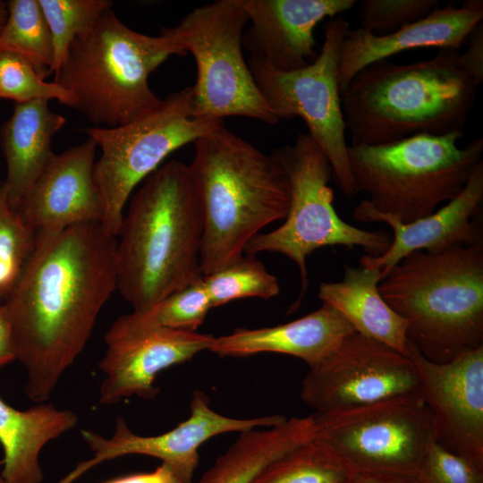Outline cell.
Returning a JSON list of instances; mask_svg holds the SVG:
<instances>
[{
	"instance_id": "4fadbf2b",
	"label": "cell",
	"mask_w": 483,
	"mask_h": 483,
	"mask_svg": "<svg viewBox=\"0 0 483 483\" xmlns=\"http://www.w3.org/2000/svg\"><path fill=\"white\" fill-rule=\"evenodd\" d=\"M309 369L301 398L314 412L419 394L418 374L409 356L357 332Z\"/></svg>"
},
{
	"instance_id": "7402d4cb",
	"label": "cell",
	"mask_w": 483,
	"mask_h": 483,
	"mask_svg": "<svg viewBox=\"0 0 483 483\" xmlns=\"http://www.w3.org/2000/svg\"><path fill=\"white\" fill-rule=\"evenodd\" d=\"M65 123L64 116L49 109L48 100L36 99L16 104L2 125L0 143L6 162L4 182L13 208H18L53 157V138Z\"/></svg>"
},
{
	"instance_id": "5bb4252c",
	"label": "cell",
	"mask_w": 483,
	"mask_h": 483,
	"mask_svg": "<svg viewBox=\"0 0 483 483\" xmlns=\"http://www.w3.org/2000/svg\"><path fill=\"white\" fill-rule=\"evenodd\" d=\"M285 420L286 418L279 414L251 419L224 416L210 407L205 393L196 390L191 399L189 418L164 434L137 435L122 417L116 418L111 438L82 429L81 437L92 451L93 457L79 463L59 483H72L99 463L129 454L157 458L170 467L181 483H192L199 462V449L209 438L228 432L270 428Z\"/></svg>"
},
{
	"instance_id": "e575fe53",
	"label": "cell",
	"mask_w": 483,
	"mask_h": 483,
	"mask_svg": "<svg viewBox=\"0 0 483 483\" xmlns=\"http://www.w3.org/2000/svg\"><path fill=\"white\" fill-rule=\"evenodd\" d=\"M467 48L460 53L461 63L473 83L479 87L483 82V24H477L469 34Z\"/></svg>"
},
{
	"instance_id": "9a60e30c",
	"label": "cell",
	"mask_w": 483,
	"mask_h": 483,
	"mask_svg": "<svg viewBox=\"0 0 483 483\" xmlns=\"http://www.w3.org/2000/svg\"><path fill=\"white\" fill-rule=\"evenodd\" d=\"M215 336L149 325L138 316L119 317L105 335L106 351L99 362L105 377L99 402L109 405L136 395L151 400L159 393L156 377L164 369L208 351Z\"/></svg>"
},
{
	"instance_id": "f546056e",
	"label": "cell",
	"mask_w": 483,
	"mask_h": 483,
	"mask_svg": "<svg viewBox=\"0 0 483 483\" xmlns=\"http://www.w3.org/2000/svg\"><path fill=\"white\" fill-rule=\"evenodd\" d=\"M38 3L51 33L54 73L64 63L73 40L113 5L109 0H38Z\"/></svg>"
},
{
	"instance_id": "30bf717a",
	"label": "cell",
	"mask_w": 483,
	"mask_h": 483,
	"mask_svg": "<svg viewBox=\"0 0 483 483\" xmlns=\"http://www.w3.org/2000/svg\"><path fill=\"white\" fill-rule=\"evenodd\" d=\"M191 100V87H187L168 95L157 108L135 121L85 130L101 150L94 179L104 207L101 225L111 236H118L125 205L138 184L171 153L224 123L192 117Z\"/></svg>"
},
{
	"instance_id": "d590c367",
	"label": "cell",
	"mask_w": 483,
	"mask_h": 483,
	"mask_svg": "<svg viewBox=\"0 0 483 483\" xmlns=\"http://www.w3.org/2000/svg\"><path fill=\"white\" fill-rule=\"evenodd\" d=\"M105 483H181V481L170 467L165 463H161L153 471L130 474Z\"/></svg>"
},
{
	"instance_id": "74e56055",
	"label": "cell",
	"mask_w": 483,
	"mask_h": 483,
	"mask_svg": "<svg viewBox=\"0 0 483 483\" xmlns=\"http://www.w3.org/2000/svg\"><path fill=\"white\" fill-rule=\"evenodd\" d=\"M350 483H425L418 476L369 473L355 470Z\"/></svg>"
},
{
	"instance_id": "277c9868",
	"label": "cell",
	"mask_w": 483,
	"mask_h": 483,
	"mask_svg": "<svg viewBox=\"0 0 483 483\" xmlns=\"http://www.w3.org/2000/svg\"><path fill=\"white\" fill-rule=\"evenodd\" d=\"M193 144L189 169L203 213L200 271L205 276L241 258L264 227L284 219L291 191L276 157L224 123Z\"/></svg>"
},
{
	"instance_id": "83f0119b",
	"label": "cell",
	"mask_w": 483,
	"mask_h": 483,
	"mask_svg": "<svg viewBox=\"0 0 483 483\" xmlns=\"http://www.w3.org/2000/svg\"><path fill=\"white\" fill-rule=\"evenodd\" d=\"M212 308L244 298L271 299L280 292L275 275L256 256L246 255L233 263L202 276Z\"/></svg>"
},
{
	"instance_id": "9c48e42d",
	"label": "cell",
	"mask_w": 483,
	"mask_h": 483,
	"mask_svg": "<svg viewBox=\"0 0 483 483\" xmlns=\"http://www.w3.org/2000/svg\"><path fill=\"white\" fill-rule=\"evenodd\" d=\"M248 22L241 0H217L193 9L178 25L162 29L160 35L195 59L192 117L224 120L236 115L278 123L243 57L242 37Z\"/></svg>"
},
{
	"instance_id": "ac0fdd59",
	"label": "cell",
	"mask_w": 483,
	"mask_h": 483,
	"mask_svg": "<svg viewBox=\"0 0 483 483\" xmlns=\"http://www.w3.org/2000/svg\"><path fill=\"white\" fill-rule=\"evenodd\" d=\"M483 203V161L474 169L462 191L431 215L404 224L373 210L365 199L353 209L352 217L361 223L381 222L392 231V242L380 256L363 255L360 266L381 270V279L403 258L414 251L440 252L456 244L470 245L483 239L472 220Z\"/></svg>"
},
{
	"instance_id": "1f68e13d",
	"label": "cell",
	"mask_w": 483,
	"mask_h": 483,
	"mask_svg": "<svg viewBox=\"0 0 483 483\" xmlns=\"http://www.w3.org/2000/svg\"><path fill=\"white\" fill-rule=\"evenodd\" d=\"M212 309L202 278L177 291L144 313H135L144 323L175 330L197 332Z\"/></svg>"
},
{
	"instance_id": "f1b7e54d",
	"label": "cell",
	"mask_w": 483,
	"mask_h": 483,
	"mask_svg": "<svg viewBox=\"0 0 483 483\" xmlns=\"http://www.w3.org/2000/svg\"><path fill=\"white\" fill-rule=\"evenodd\" d=\"M36 233L8 199L0 182V302L13 293L35 250Z\"/></svg>"
},
{
	"instance_id": "ab89813d",
	"label": "cell",
	"mask_w": 483,
	"mask_h": 483,
	"mask_svg": "<svg viewBox=\"0 0 483 483\" xmlns=\"http://www.w3.org/2000/svg\"><path fill=\"white\" fill-rule=\"evenodd\" d=\"M1 463H2V462H0V464H1ZM0 483H6V481H5V480L4 479V478L2 477L1 472H0Z\"/></svg>"
},
{
	"instance_id": "8d00e7d4",
	"label": "cell",
	"mask_w": 483,
	"mask_h": 483,
	"mask_svg": "<svg viewBox=\"0 0 483 483\" xmlns=\"http://www.w3.org/2000/svg\"><path fill=\"white\" fill-rule=\"evenodd\" d=\"M16 360V349L10 320L0 302V368Z\"/></svg>"
},
{
	"instance_id": "836d02e7",
	"label": "cell",
	"mask_w": 483,
	"mask_h": 483,
	"mask_svg": "<svg viewBox=\"0 0 483 483\" xmlns=\"http://www.w3.org/2000/svg\"><path fill=\"white\" fill-rule=\"evenodd\" d=\"M418 477L425 483H483V470L434 439L428 447Z\"/></svg>"
},
{
	"instance_id": "7c38bea8",
	"label": "cell",
	"mask_w": 483,
	"mask_h": 483,
	"mask_svg": "<svg viewBox=\"0 0 483 483\" xmlns=\"http://www.w3.org/2000/svg\"><path fill=\"white\" fill-rule=\"evenodd\" d=\"M311 416L316 436L357 471L418 476L435 439L432 417L419 394Z\"/></svg>"
},
{
	"instance_id": "8fae6325",
	"label": "cell",
	"mask_w": 483,
	"mask_h": 483,
	"mask_svg": "<svg viewBox=\"0 0 483 483\" xmlns=\"http://www.w3.org/2000/svg\"><path fill=\"white\" fill-rule=\"evenodd\" d=\"M350 29L342 16L325 27L320 53L303 68L281 72L250 57L248 64L267 104L280 119L301 118L309 136L328 158L333 177L342 194L356 195L350 172L346 125L338 84V65L343 39Z\"/></svg>"
},
{
	"instance_id": "5b68a950",
	"label": "cell",
	"mask_w": 483,
	"mask_h": 483,
	"mask_svg": "<svg viewBox=\"0 0 483 483\" xmlns=\"http://www.w3.org/2000/svg\"><path fill=\"white\" fill-rule=\"evenodd\" d=\"M378 292L408 321L407 339L427 360L447 363L483 346V239L407 255Z\"/></svg>"
},
{
	"instance_id": "d6986e66",
	"label": "cell",
	"mask_w": 483,
	"mask_h": 483,
	"mask_svg": "<svg viewBox=\"0 0 483 483\" xmlns=\"http://www.w3.org/2000/svg\"><path fill=\"white\" fill-rule=\"evenodd\" d=\"M251 26L242 46L251 57L281 72L305 67L317 57L314 31L326 18L352 9L355 0H241Z\"/></svg>"
},
{
	"instance_id": "44dd1931",
	"label": "cell",
	"mask_w": 483,
	"mask_h": 483,
	"mask_svg": "<svg viewBox=\"0 0 483 483\" xmlns=\"http://www.w3.org/2000/svg\"><path fill=\"white\" fill-rule=\"evenodd\" d=\"M351 324L332 306L323 303L306 316L275 326L237 328L214 338L208 351L221 357H248L262 352L291 355L309 368L327 357L348 335Z\"/></svg>"
},
{
	"instance_id": "7a4b0ae2",
	"label": "cell",
	"mask_w": 483,
	"mask_h": 483,
	"mask_svg": "<svg viewBox=\"0 0 483 483\" xmlns=\"http://www.w3.org/2000/svg\"><path fill=\"white\" fill-rule=\"evenodd\" d=\"M116 243L117 289L135 313L202 278L201 203L189 165L170 160L131 196Z\"/></svg>"
},
{
	"instance_id": "484cf974",
	"label": "cell",
	"mask_w": 483,
	"mask_h": 483,
	"mask_svg": "<svg viewBox=\"0 0 483 483\" xmlns=\"http://www.w3.org/2000/svg\"><path fill=\"white\" fill-rule=\"evenodd\" d=\"M353 467L316 436L267 464L252 483H350Z\"/></svg>"
},
{
	"instance_id": "52a82bcc",
	"label": "cell",
	"mask_w": 483,
	"mask_h": 483,
	"mask_svg": "<svg viewBox=\"0 0 483 483\" xmlns=\"http://www.w3.org/2000/svg\"><path fill=\"white\" fill-rule=\"evenodd\" d=\"M463 133L419 134L379 145L349 146L353 188L375 211L408 224L456 198L482 160L483 139L461 148Z\"/></svg>"
},
{
	"instance_id": "4dcf8cb0",
	"label": "cell",
	"mask_w": 483,
	"mask_h": 483,
	"mask_svg": "<svg viewBox=\"0 0 483 483\" xmlns=\"http://www.w3.org/2000/svg\"><path fill=\"white\" fill-rule=\"evenodd\" d=\"M0 98L12 99L16 104L36 99H56L72 107V94L58 83L46 82L31 64L12 51H0Z\"/></svg>"
},
{
	"instance_id": "6da1fadb",
	"label": "cell",
	"mask_w": 483,
	"mask_h": 483,
	"mask_svg": "<svg viewBox=\"0 0 483 483\" xmlns=\"http://www.w3.org/2000/svg\"><path fill=\"white\" fill-rule=\"evenodd\" d=\"M116 243L99 222L36 235L32 257L3 302L32 401L50 397L117 289Z\"/></svg>"
},
{
	"instance_id": "603a6c76",
	"label": "cell",
	"mask_w": 483,
	"mask_h": 483,
	"mask_svg": "<svg viewBox=\"0 0 483 483\" xmlns=\"http://www.w3.org/2000/svg\"><path fill=\"white\" fill-rule=\"evenodd\" d=\"M381 270L344 265L343 278L322 282L318 298L335 308L358 334L408 356V321L394 311L378 292Z\"/></svg>"
},
{
	"instance_id": "d4e9b609",
	"label": "cell",
	"mask_w": 483,
	"mask_h": 483,
	"mask_svg": "<svg viewBox=\"0 0 483 483\" xmlns=\"http://www.w3.org/2000/svg\"><path fill=\"white\" fill-rule=\"evenodd\" d=\"M315 436L316 425L311 415L242 432L198 483H252L267 464Z\"/></svg>"
},
{
	"instance_id": "ffe728a7",
	"label": "cell",
	"mask_w": 483,
	"mask_h": 483,
	"mask_svg": "<svg viewBox=\"0 0 483 483\" xmlns=\"http://www.w3.org/2000/svg\"><path fill=\"white\" fill-rule=\"evenodd\" d=\"M482 20L483 1L467 0L461 6L451 3L438 6L426 17L387 34H375L360 27L349 29L340 52V92L365 67L401 52L424 47L460 50Z\"/></svg>"
},
{
	"instance_id": "e0dca14e",
	"label": "cell",
	"mask_w": 483,
	"mask_h": 483,
	"mask_svg": "<svg viewBox=\"0 0 483 483\" xmlns=\"http://www.w3.org/2000/svg\"><path fill=\"white\" fill-rule=\"evenodd\" d=\"M96 142L54 154L16 208L36 235L56 233L86 223H101L103 202L94 179Z\"/></svg>"
},
{
	"instance_id": "d6a6232c",
	"label": "cell",
	"mask_w": 483,
	"mask_h": 483,
	"mask_svg": "<svg viewBox=\"0 0 483 483\" xmlns=\"http://www.w3.org/2000/svg\"><path fill=\"white\" fill-rule=\"evenodd\" d=\"M439 4L438 0H364L358 12L360 28L391 33L426 17Z\"/></svg>"
},
{
	"instance_id": "3957f363",
	"label": "cell",
	"mask_w": 483,
	"mask_h": 483,
	"mask_svg": "<svg viewBox=\"0 0 483 483\" xmlns=\"http://www.w3.org/2000/svg\"><path fill=\"white\" fill-rule=\"evenodd\" d=\"M460 50L439 49L406 64L387 59L359 72L341 93L352 145H379L419 134H464L478 87Z\"/></svg>"
},
{
	"instance_id": "4316f807",
	"label": "cell",
	"mask_w": 483,
	"mask_h": 483,
	"mask_svg": "<svg viewBox=\"0 0 483 483\" xmlns=\"http://www.w3.org/2000/svg\"><path fill=\"white\" fill-rule=\"evenodd\" d=\"M0 32V51H12L28 60L44 79L52 72L51 33L38 0H9Z\"/></svg>"
},
{
	"instance_id": "2e32d148",
	"label": "cell",
	"mask_w": 483,
	"mask_h": 483,
	"mask_svg": "<svg viewBox=\"0 0 483 483\" xmlns=\"http://www.w3.org/2000/svg\"><path fill=\"white\" fill-rule=\"evenodd\" d=\"M407 349L436 441L483 470V346L447 363L427 360L409 340Z\"/></svg>"
},
{
	"instance_id": "8992f818",
	"label": "cell",
	"mask_w": 483,
	"mask_h": 483,
	"mask_svg": "<svg viewBox=\"0 0 483 483\" xmlns=\"http://www.w3.org/2000/svg\"><path fill=\"white\" fill-rule=\"evenodd\" d=\"M174 55L185 53L171 38L135 31L110 9L73 40L54 81L93 124L116 127L159 106L148 77Z\"/></svg>"
},
{
	"instance_id": "f35d334b",
	"label": "cell",
	"mask_w": 483,
	"mask_h": 483,
	"mask_svg": "<svg viewBox=\"0 0 483 483\" xmlns=\"http://www.w3.org/2000/svg\"><path fill=\"white\" fill-rule=\"evenodd\" d=\"M8 14L6 2L0 0V32L4 25Z\"/></svg>"
},
{
	"instance_id": "cb8c5ba5",
	"label": "cell",
	"mask_w": 483,
	"mask_h": 483,
	"mask_svg": "<svg viewBox=\"0 0 483 483\" xmlns=\"http://www.w3.org/2000/svg\"><path fill=\"white\" fill-rule=\"evenodd\" d=\"M77 423L74 412L53 404L19 411L0 398V445L4 453L1 475L6 483H41L42 448Z\"/></svg>"
},
{
	"instance_id": "ba28073f",
	"label": "cell",
	"mask_w": 483,
	"mask_h": 483,
	"mask_svg": "<svg viewBox=\"0 0 483 483\" xmlns=\"http://www.w3.org/2000/svg\"><path fill=\"white\" fill-rule=\"evenodd\" d=\"M285 169L290 182V203L284 222L255 236L244 249L246 255L282 254L298 267L301 277L299 306L309 287L307 258L321 248L340 245L360 247L366 255L386 252L392 235L384 230L367 231L344 222L334 206L330 162L309 133H301L292 145L273 153Z\"/></svg>"
}]
</instances>
